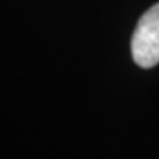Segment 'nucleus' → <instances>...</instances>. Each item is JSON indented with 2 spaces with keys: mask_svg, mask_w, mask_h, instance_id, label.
I'll use <instances>...</instances> for the list:
<instances>
[{
  "mask_svg": "<svg viewBox=\"0 0 159 159\" xmlns=\"http://www.w3.org/2000/svg\"><path fill=\"white\" fill-rule=\"evenodd\" d=\"M132 57L141 68L159 63V3L140 18L132 36Z\"/></svg>",
  "mask_w": 159,
  "mask_h": 159,
  "instance_id": "f257e3e1",
  "label": "nucleus"
}]
</instances>
